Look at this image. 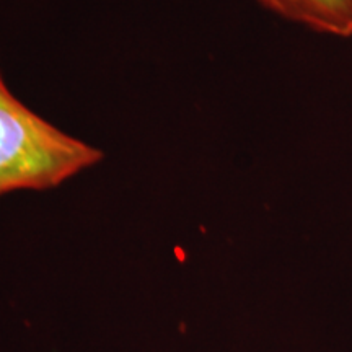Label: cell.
<instances>
[{"instance_id": "obj_1", "label": "cell", "mask_w": 352, "mask_h": 352, "mask_svg": "<svg viewBox=\"0 0 352 352\" xmlns=\"http://www.w3.org/2000/svg\"><path fill=\"white\" fill-rule=\"evenodd\" d=\"M96 145L59 129L12 94L0 70V197L51 191L103 162Z\"/></svg>"}, {"instance_id": "obj_2", "label": "cell", "mask_w": 352, "mask_h": 352, "mask_svg": "<svg viewBox=\"0 0 352 352\" xmlns=\"http://www.w3.org/2000/svg\"><path fill=\"white\" fill-rule=\"evenodd\" d=\"M280 19L336 38L352 36V0H254Z\"/></svg>"}]
</instances>
